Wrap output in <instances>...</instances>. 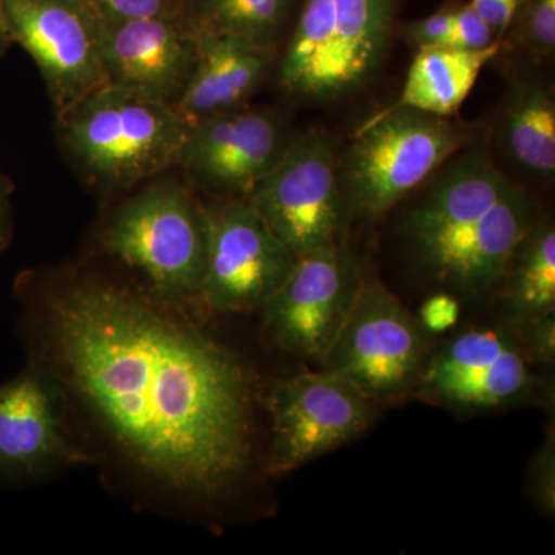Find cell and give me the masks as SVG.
I'll return each instance as SVG.
<instances>
[{"label":"cell","instance_id":"cell-1","mask_svg":"<svg viewBox=\"0 0 555 555\" xmlns=\"http://www.w3.org/2000/svg\"><path fill=\"white\" fill-rule=\"evenodd\" d=\"M47 327L68 382L142 469L199 495L246 473L250 379L224 347L93 283L49 299Z\"/></svg>","mask_w":555,"mask_h":555},{"label":"cell","instance_id":"cell-2","mask_svg":"<svg viewBox=\"0 0 555 555\" xmlns=\"http://www.w3.org/2000/svg\"><path fill=\"white\" fill-rule=\"evenodd\" d=\"M535 219L524 188L488 150L469 144L429 178L401 229L427 275L455 297L480 298L500 286Z\"/></svg>","mask_w":555,"mask_h":555},{"label":"cell","instance_id":"cell-3","mask_svg":"<svg viewBox=\"0 0 555 555\" xmlns=\"http://www.w3.org/2000/svg\"><path fill=\"white\" fill-rule=\"evenodd\" d=\"M68 155L91 182L129 189L178 166L192 122L175 105L108 86L56 115Z\"/></svg>","mask_w":555,"mask_h":555},{"label":"cell","instance_id":"cell-4","mask_svg":"<svg viewBox=\"0 0 555 555\" xmlns=\"http://www.w3.org/2000/svg\"><path fill=\"white\" fill-rule=\"evenodd\" d=\"M401 0H302L280 62L281 89L312 102L364 89L382 68Z\"/></svg>","mask_w":555,"mask_h":555},{"label":"cell","instance_id":"cell-5","mask_svg":"<svg viewBox=\"0 0 555 555\" xmlns=\"http://www.w3.org/2000/svg\"><path fill=\"white\" fill-rule=\"evenodd\" d=\"M473 138L462 122L412 108L389 107L372 116L339 153L347 217L382 218Z\"/></svg>","mask_w":555,"mask_h":555},{"label":"cell","instance_id":"cell-6","mask_svg":"<svg viewBox=\"0 0 555 555\" xmlns=\"http://www.w3.org/2000/svg\"><path fill=\"white\" fill-rule=\"evenodd\" d=\"M207 243V208L173 182L153 185L124 204L101 235L105 250L141 270L167 301L199 297Z\"/></svg>","mask_w":555,"mask_h":555},{"label":"cell","instance_id":"cell-7","mask_svg":"<svg viewBox=\"0 0 555 555\" xmlns=\"http://www.w3.org/2000/svg\"><path fill=\"white\" fill-rule=\"evenodd\" d=\"M429 334L377 275H364L356 302L320 364L372 401L414 396Z\"/></svg>","mask_w":555,"mask_h":555},{"label":"cell","instance_id":"cell-8","mask_svg":"<svg viewBox=\"0 0 555 555\" xmlns=\"http://www.w3.org/2000/svg\"><path fill=\"white\" fill-rule=\"evenodd\" d=\"M339 153L326 131L295 134L247 201L298 257L339 241L347 217Z\"/></svg>","mask_w":555,"mask_h":555},{"label":"cell","instance_id":"cell-9","mask_svg":"<svg viewBox=\"0 0 555 555\" xmlns=\"http://www.w3.org/2000/svg\"><path fill=\"white\" fill-rule=\"evenodd\" d=\"M13 42L38 65L56 115L108 86L104 20L89 0H2Z\"/></svg>","mask_w":555,"mask_h":555},{"label":"cell","instance_id":"cell-10","mask_svg":"<svg viewBox=\"0 0 555 555\" xmlns=\"http://www.w3.org/2000/svg\"><path fill=\"white\" fill-rule=\"evenodd\" d=\"M269 473L283 476L363 434L377 416L375 401L331 372L281 379L270 390Z\"/></svg>","mask_w":555,"mask_h":555},{"label":"cell","instance_id":"cell-11","mask_svg":"<svg viewBox=\"0 0 555 555\" xmlns=\"http://www.w3.org/2000/svg\"><path fill=\"white\" fill-rule=\"evenodd\" d=\"M364 272L341 241L298 258L262 306L270 338L292 356L320 363L356 302Z\"/></svg>","mask_w":555,"mask_h":555},{"label":"cell","instance_id":"cell-12","mask_svg":"<svg viewBox=\"0 0 555 555\" xmlns=\"http://www.w3.org/2000/svg\"><path fill=\"white\" fill-rule=\"evenodd\" d=\"M206 270L199 298L217 312L261 309L297 264L247 199L207 208Z\"/></svg>","mask_w":555,"mask_h":555},{"label":"cell","instance_id":"cell-13","mask_svg":"<svg viewBox=\"0 0 555 555\" xmlns=\"http://www.w3.org/2000/svg\"><path fill=\"white\" fill-rule=\"evenodd\" d=\"M294 137L275 112L243 105L193 122L178 166L207 192L247 199Z\"/></svg>","mask_w":555,"mask_h":555},{"label":"cell","instance_id":"cell-14","mask_svg":"<svg viewBox=\"0 0 555 555\" xmlns=\"http://www.w3.org/2000/svg\"><path fill=\"white\" fill-rule=\"evenodd\" d=\"M534 386L529 360L513 339L474 328L429 352L415 396L437 406L492 409L525 400Z\"/></svg>","mask_w":555,"mask_h":555},{"label":"cell","instance_id":"cell-15","mask_svg":"<svg viewBox=\"0 0 555 555\" xmlns=\"http://www.w3.org/2000/svg\"><path fill=\"white\" fill-rule=\"evenodd\" d=\"M198 40L192 14L104 20L102 56L108 82L177 107L195 72Z\"/></svg>","mask_w":555,"mask_h":555},{"label":"cell","instance_id":"cell-16","mask_svg":"<svg viewBox=\"0 0 555 555\" xmlns=\"http://www.w3.org/2000/svg\"><path fill=\"white\" fill-rule=\"evenodd\" d=\"M72 455L60 392L43 369L27 367L0 386V474L36 476Z\"/></svg>","mask_w":555,"mask_h":555},{"label":"cell","instance_id":"cell-17","mask_svg":"<svg viewBox=\"0 0 555 555\" xmlns=\"http://www.w3.org/2000/svg\"><path fill=\"white\" fill-rule=\"evenodd\" d=\"M273 53L247 39L199 30L195 72L177 108L193 124L243 107L268 75Z\"/></svg>","mask_w":555,"mask_h":555},{"label":"cell","instance_id":"cell-18","mask_svg":"<svg viewBox=\"0 0 555 555\" xmlns=\"http://www.w3.org/2000/svg\"><path fill=\"white\" fill-rule=\"evenodd\" d=\"M496 130L517 167L534 178H554L555 101L550 83L535 73L511 76Z\"/></svg>","mask_w":555,"mask_h":555},{"label":"cell","instance_id":"cell-19","mask_svg":"<svg viewBox=\"0 0 555 555\" xmlns=\"http://www.w3.org/2000/svg\"><path fill=\"white\" fill-rule=\"evenodd\" d=\"M503 40L485 49L436 46L416 50L400 98L390 107L452 118L476 86L481 69L502 53Z\"/></svg>","mask_w":555,"mask_h":555},{"label":"cell","instance_id":"cell-20","mask_svg":"<svg viewBox=\"0 0 555 555\" xmlns=\"http://www.w3.org/2000/svg\"><path fill=\"white\" fill-rule=\"evenodd\" d=\"M500 284L503 318L513 328L555 309V229L550 218L532 222Z\"/></svg>","mask_w":555,"mask_h":555},{"label":"cell","instance_id":"cell-21","mask_svg":"<svg viewBox=\"0 0 555 555\" xmlns=\"http://www.w3.org/2000/svg\"><path fill=\"white\" fill-rule=\"evenodd\" d=\"M294 0H195L192 17L199 30L236 36L275 50Z\"/></svg>","mask_w":555,"mask_h":555},{"label":"cell","instance_id":"cell-22","mask_svg":"<svg viewBox=\"0 0 555 555\" xmlns=\"http://www.w3.org/2000/svg\"><path fill=\"white\" fill-rule=\"evenodd\" d=\"M507 31L532 61L550 60L555 51V0H518Z\"/></svg>","mask_w":555,"mask_h":555},{"label":"cell","instance_id":"cell-23","mask_svg":"<svg viewBox=\"0 0 555 555\" xmlns=\"http://www.w3.org/2000/svg\"><path fill=\"white\" fill-rule=\"evenodd\" d=\"M105 21L185 16L195 0H89Z\"/></svg>","mask_w":555,"mask_h":555},{"label":"cell","instance_id":"cell-24","mask_svg":"<svg viewBox=\"0 0 555 555\" xmlns=\"http://www.w3.org/2000/svg\"><path fill=\"white\" fill-rule=\"evenodd\" d=\"M529 491H531L537 506L553 517L555 513V436L553 427L532 460L531 470H529Z\"/></svg>","mask_w":555,"mask_h":555},{"label":"cell","instance_id":"cell-25","mask_svg":"<svg viewBox=\"0 0 555 555\" xmlns=\"http://www.w3.org/2000/svg\"><path fill=\"white\" fill-rule=\"evenodd\" d=\"M524 338V353L529 361L553 366L555 363V309L540 313L516 327Z\"/></svg>","mask_w":555,"mask_h":555},{"label":"cell","instance_id":"cell-26","mask_svg":"<svg viewBox=\"0 0 555 555\" xmlns=\"http://www.w3.org/2000/svg\"><path fill=\"white\" fill-rule=\"evenodd\" d=\"M456 7L459 3H447L423 20L409 22L403 27L404 40L416 50L423 47L447 46L454 27Z\"/></svg>","mask_w":555,"mask_h":555},{"label":"cell","instance_id":"cell-27","mask_svg":"<svg viewBox=\"0 0 555 555\" xmlns=\"http://www.w3.org/2000/svg\"><path fill=\"white\" fill-rule=\"evenodd\" d=\"M495 40L499 39H496L491 25L470 7V3H462L456 7L454 27H452L447 46L476 50L485 49Z\"/></svg>","mask_w":555,"mask_h":555},{"label":"cell","instance_id":"cell-28","mask_svg":"<svg viewBox=\"0 0 555 555\" xmlns=\"http://www.w3.org/2000/svg\"><path fill=\"white\" fill-rule=\"evenodd\" d=\"M460 312L462 309H460L459 298L455 295L441 292L423 302L420 308L418 321L427 334H443L455 326Z\"/></svg>","mask_w":555,"mask_h":555},{"label":"cell","instance_id":"cell-29","mask_svg":"<svg viewBox=\"0 0 555 555\" xmlns=\"http://www.w3.org/2000/svg\"><path fill=\"white\" fill-rule=\"evenodd\" d=\"M469 3L491 25L496 39L503 40L516 14L518 0H470Z\"/></svg>","mask_w":555,"mask_h":555},{"label":"cell","instance_id":"cell-30","mask_svg":"<svg viewBox=\"0 0 555 555\" xmlns=\"http://www.w3.org/2000/svg\"><path fill=\"white\" fill-rule=\"evenodd\" d=\"M13 43V36H11L5 11H3L2 0H0V56H3Z\"/></svg>","mask_w":555,"mask_h":555},{"label":"cell","instance_id":"cell-31","mask_svg":"<svg viewBox=\"0 0 555 555\" xmlns=\"http://www.w3.org/2000/svg\"><path fill=\"white\" fill-rule=\"evenodd\" d=\"M9 214H7L5 203H3L0 204V248L5 246L7 240H9Z\"/></svg>","mask_w":555,"mask_h":555},{"label":"cell","instance_id":"cell-32","mask_svg":"<svg viewBox=\"0 0 555 555\" xmlns=\"http://www.w3.org/2000/svg\"><path fill=\"white\" fill-rule=\"evenodd\" d=\"M9 189H7L5 181L0 177V204L5 203V196Z\"/></svg>","mask_w":555,"mask_h":555}]
</instances>
